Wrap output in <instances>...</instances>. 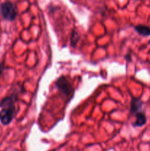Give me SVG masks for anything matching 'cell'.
<instances>
[{"label":"cell","instance_id":"obj_1","mask_svg":"<svg viewBox=\"0 0 150 151\" xmlns=\"http://www.w3.org/2000/svg\"><path fill=\"white\" fill-rule=\"evenodd\" d=\"M16 94H13L5 97L0 103V122L4 125H7L13 121L16 113Z\"/></svg>","mask_w":150,"mask_h":151},{"label":"cell","instance_id":"obj_2","mask_svg":"<svg viewBox=\"0 0 150 151\" xmlns=\"http://www.w3.org/2000/svg\"><path fill=\"white\" fill-rule=\"evenodd\" d=\"M0 13L4 20L13 22L17 16L16 7L11 1H6L0 4Z\"/></svg>","mask_w":150,"mask_h":151},{"label":"cell","instance_id":"obj_3","mask_svg":"<svg viewBox=\"0 0 150 151\" xmlns=\"http://www.w3.org/2000/svg\"><path fill=\"white\" fill-rule=\"evenodd\" d=\"M55 84L60 94H63L65 97H69L70 96L73 95L74 90L71 83L69 82L66 77L60 76L57 80Z\"/></svg>","mask_w":150,"mask_h":151},{"label":"cell","instance_id":"obj_4","mask_svg":"<svg viewBox=\"0 0 150 151\" xmlns=\"http://www.w3.org/2000/svg\"><path fill=\"white\" fill-rule=\"evenodd\" d=\"M143 103L142 100L138 97H132V100H131L130 103V109H129V114L131 115H135L138 112L142 111L143 107Z\"/></svg>","mask_w":150,"mask_h":151},{"label":"cell","instance_id":"obj_5","mask_svg":"<svg viewBox=\"0 0 150 151\" xmlns=\"http://www.w3.org/2000/svg\"><path fill=\"white\" fill-rule=\"evenodd\" d=\"M135 116H136V119H135V122H134L133 124V126L135 127V128H137V127H142L146 123V116L145 113H144L143 111L137 113L136 114H135Z\"/></svg>","mask_w":150,"mask_h":151},{"label":"cell","instance_id":"obj_6","mask_svg":"<svg viewBox=\"0 0 150 151\" xmlns=\"http://www.w3.org/2000/svg\"><path fill=\"white\" fill-rule=\"evenodd\" d=\"M134 29L142 36H150V27L144 24H138L134 27Z\"/></svg>","mask_w":150,"mask_h":151},{"label":"cell","instance_id":"obj_7","mask_svg":"<svg viewBox=\"0 0 150 151\" xmlns=\"http://www.w3.org/2000/svg\"><path fill=\"white\" fill-rule=\"evenodd\" d=\"M71 46L74 47V46L76 45L77 42L79 41V35L76 32H73L71 35Z\"/></svg>","mask_w":150,"mask_h":151},{"label":"cell","instance_id":"obj_8","mask_svg":"<svg viewBox=\"0 0 150 151\" xmlns=\"http://www.w3.org/2000/svg\"><path fill=\"white\" fill-rule=\"evenodd\" d=\"M4 65H3V64H0V74H1V72H3V70H4Z\"/></svg>","mask_w":150,"mask_h":151},{"label":"cell","instance_id":"obj_9","mask_svg":"<svg viewBox=\"0 0 150 151\" xmlns=\"http://www.w3.org/2000/svg\"><path fill=\"white\" fill-rule=\"evenodd\" d=\"M149 45H150V41H149Z\"/></svg>","mask_w":150,"mask_h":151}]
</instances>
